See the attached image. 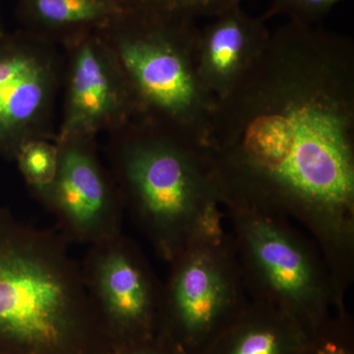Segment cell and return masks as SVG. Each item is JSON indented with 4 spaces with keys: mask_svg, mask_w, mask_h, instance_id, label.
I'll use <instances>...</instances> for the list:
<instances>
[{
    "mask_svg": "<svg viewBox=\"0 0 354 354\" xmlns=\"http://www.w3.org/2000/svg\"><path fill=\"white\" fill-rule=\"evenodd\" d=\"M225 209L251 299L285 310L310 337L344 307L320 248L292 221L249 207Z\"/></svg>",
    "mask_w": 354,
    "mask_h": 354,
    "instance_id": "5",
    "label": "cell"
},
{
    "mask_svg": "<svg viewBox=\"0 0 354 354\" xmlns=\"http://www.w3.org/2000/svg\"><path fill=\"white\" fill-rule=\"evenodd\" d=\"M301 354H354L353 319L346 306L310 337Z\"/></svg>",
    "mask_w": 354,
    "mask_h": 354,
    "instance_id": "16",
    "label": "cell"
},
{
    "mask_svg": "<svg viewBox=\"0 0 354 354\" xmlns=\"http://www.w3.org/2000/svg\"><path fill=\"white\" fill-rule=\"evenodd\" d=\"M211 20L198 34L197 71L205 87L221 99L260 57L272 31L264 18L249 15L241 6Z\"/></svg>",
    "mask_w": 354,
    "mask_h": 354,
    "instance_id": "11",
    "label": "cell"
},
{
    "mask_svg": "<svg viewBox=\"0 0 354 354\" xmlns=\"http://www.w3.org/2000/svg\"><path fill=\"white\" fill-rule=\"evenodd\" d=\"M114 1L118 2L120 6L123 7L125 6V3H127V0H114Z\"/></svg>",
    "mask_w": 354,
    "mask_h": 354,
    "instance_id": "20",
    "label": "cell"
},
{
    "mask_svg": "<svg viewBox=\"0 0 354 354\" xmlns=\"http://www.w3.org/2000/svg\"><path fill=\"white\" fill-rule=\"evenodd\" d=\"M196 22L124 6L101 35L131 88L135 118L206 147L216 97L198 75Z\"/></svg>",
    "mask_w": 354,
    "mask_h": 354,
    "instance_id": "4",
    "label": "cell"
},
{
    "mask_svg": "<svg viewBox=\"0 0 354 354\" xmlns=\"http://www.w3.org/2000/svg\"><path fill=\"white\" fill-rule=\"evenodd\" d=\"M223 207L308 232L337 279L354 271V43L288 21L216 99L207 139Z\"/></svg>",
    "mask_w": 354,
    "mask_h": 354,
    "instance_id": "1",
    "label": "cell"
},
{
    "mask_svg": "<svg viewBox=\"0 0 354 354\" xmlns=\"http://www.w3.org/2000/svg\"><path fill=\"white\" fill-rule=\"evenodd\" d=\"M88 246L81 264L84 283L114 348L152 339L162 283L145 253L123 232Z\"/></svg>",
    "mask_w": 354,
    "mask_h": 354,
    "instance_id": "8",
    "label": "cell"
},
{
    "mask_svg": "<svg viewBox=\"0 0 354 354\" xmlns=\"http://www.w3.org/2000/svg\"><path fill=\"white\" fill-rule=\"evenodd\" d=\"M66 94L55 141L95 139L121 129L136 115L131 88L115 53L93 32L66 44Z\"/></svg>",
    "mask_w": 354,
    "mask_h": 354,
    "instance_id": "9",
    "label": "cell"
},
{
    "mask_svg": "<svg viewBox=\"0 0 354 354\" xmlns=\"http://www.w3.org/2000/svg\"><path fill=\"white\" fill-rule=\"evenodd\" d=\"M108 354H183L158 335L114 348Z\"/></svg>",
    "mask_w": 354,
    "mask_h": 354,
    "instance_id": "18",
    "label": "cell"
},
{
    "mask_svg": "<svg viewBox=\"0 0 354 354\" xmlns=\"http://www.w3.org/2000/svg\"><path fill=\"white\" fill-rule=\"evenodd\" d=\"M32 196L48 211L57 178L58 147L50 140H36L25 144L15 160Z\"/></svg>",
    "mask_w": 354,
    "mask_h": 354,
    "instance_id": "14",
    "label": "cell"
},
{
    "mask_svg": "<svg viewBox=\"0 0 354 354\" xmlns=\"http://www.w3.org/2000/svg\"><path fill=\"white\" fill-rule=\"evenodd\" d=\"M342 0H272L264 19L286 16L291 22L314 25Z\"/></svg>",
    "mask_w": 354,
    "mask_h": 354,
    "instance_id": "17",
    "label": "cell"
},
{
    "mask_svg": "<svg viewBox=\"0 0 354 354\" xmlns=\"http://www.w3.org/2000/svg\"><path fill=\"white\" fill-rule=\"evenodd\" d=\"M121 9L114 0H18L17 13L27 31L66 46L101 31Z\"/></svg>",
    "mask_w": 354,
    "mask_h": 354,
    "instance_id": "13",
    "label": "cell"
},
{
    "mask_svg": "<svg viewBox=\"0 0 354 354\" xmlns=\"http://www.w3.org/2000/svg\"><path fill=\"white\" fill-rule=\"evenodd\" d=\"M244 0H127L124 6L144 12L196 22L202 18L218 17L241 6Z\"/></svg>",
    "mask_w": 354,
    "mask_h": 354,
    "instance_id": "15",
    "label": "cell"
},
{
    "mask_svg": "<svg viewBox=\"0 0 354 354\" xmlns=\"http://www.w3.org/2000/svg\"><path fill=\"white\" fill-rule=\"evenodd\" d=\"M111 174L125 211L169 263L197 235L223 223L221 198L206 149L134 118L115 131Z\"/></svg>",
    "mask_w": 354,
    "mask_h": 354,
    "instance_id": "3",
    "label": "cell"
},
{
    "mask_svg": "<svg viewBox=\"0 0 354 354\" xmlns=\"http://www.w3.org/2000/svg\"><path fill=\"white\" fill-rule=\"evenodd\" d=\"M167 264L156 335L180 353L201 354L251 299L232 235L218 223Z\"/></svg>",
    "mask_w": 354,
    "mask_h": 354,
    "instance_id": "6",
    "label": "cell"
},
{
    "mask_svg": "<svg viewBox=\"0 0 354 354\" xmlns=\"http://www.w3.org/2000/svg\"><path fill=\"white\" fill-rule=\"evenodd\" d=\"M309 339L285 310L250 299L201 354H301Z\"/></svg>",
    "mask_w": 354,
    "mask_h": 354,
    "instance_id": "12",
    "label": "cell"
},
{
    "mask_svg": "<svg viewBox=\"0 0 354 354\" xmlns=\"http://www.w3.org/2000/svg\"><path fill=\"white\" fill-rule=\"evenodd\" d=\"M57 228L0 208V354H108L113 342Z\"/></svg>",
    "mask_w": 354,
    "mask_h": 354,
    "instance_id": "2",
    "label": "cell"
},
{
    "mask_svg": "<svg viewBox=\"0 0 354 354\" xmlns=\"http://www.w3.org/2000/svg\"><path fill=\"white\" fill-rule=\"evenodd\" d=\"M55 142L58 167L48 212L58 232L69 244L88 245L122 234V197L97 156L95 139Z\"/></svg>",
    "mask_w": 354,
    "mask_h": 354,
    "instance_id": "10",
    "label": "cell"
},
{
    "mask_svg": "<svg viewBox=\"0 0 354 354\" xmlns=\"http://www.w3.org/2000/svg\"><path fill=\"white\" fill-rule=\"evenodd\" d=\"M64 70L50 39L27 30L0 38V158L15 160L31 141H55L53 116Z\"/></svg>",
    "mask_w": 354,
    "mask_h": 354,
    "instance_id": "7",
    "label": "cell"
},
{
    "mask_svg": "<svg viewBox=\"0 0 354 354\" xmlns=\"http://www.w3.org/2000/svg\"><path fill=\"white\" fill-rule=\"evenodd\" d=\"M6 31L4 29L3 21H2L1 12H0V38L6 34Z\"/></svg>",
    "mask_w": 354,
    "mask_h": 354,
    "instance_id": "19",
    "label": "cell"
}]
</instances>
